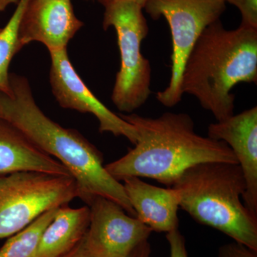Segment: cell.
<instances>
[{"label":"cell","mask_w":257,"mask_h":257,"mask_svg":"<svg viewBox=\"0 0 257 257\" xmlns=\"http://www.w3.org/2000/svg\"><path fill=\"white\" fill-rule=\"evenodd\" d=\"M83 25L71 0H30L20 23L19 42L22 49L39 42L50 52L62 50Z\"/></svg>","instance_id":"cell-10"},{"label":"cell","mask_w":257,"mask_h":257,"mask_svg":"<svg viewBox=\"0 0 257 257\" xmlns=\"http://www.w3.org/2000/svg\"><path fill=\"white\" fill-rule=\"evenodd\" d=\"M89 207L90 223L83 239L97 257H128L152 232L136 216L128 215L110 199L96 197Z\"/></svg>","instance_id":"cell-8"},{"label":"cell","mask_w":257,"mask_h":257,"mask_svg":"<svg viewBox=\"0 0 257 257\" xmlns=\"http://www.w3.org/2000/svg\"><path fill=\"white\" fill-rule=\"evenodd\" d=\"M151 245L148 242V240L144 241L143 242L139 244L133 253L128 257H150L151 254ZM58 257H97L91 252L85 243H84L83 238L79 242L76 244L74 247L72 248L68 252L64 253L62 256Z\"/></svg>","instance_id":"cell-17"},{"label":"cell","mask_w":257,"mask_h":257,"mask_svg":"<svg viewBox=\"0 0 257 257\" xmlns=\"http://www.w3.org/2000/svg\"><path fill=\"white\" fill-rule=\"evenodd\" d=\"M166 237L170 244V257H188L185 239L179 229L167 233Z\"/></svg>","instance_id":"cell-19"},{"label":"cell","mask_w":257,"mask_h":257,"mask_svg":"<svg viewBox=\"0 0 257 257\" xmlns=\"http://www.w3.org/2000/svg\"><path fill=\"white\" fill-rule=\"evenodd\" d=\"M89 223V206L73 209L67 204L58 207L42 235L35 257H58L68 252L85 236Z\"/></svg>","instance_id":"cell-13"},{"label":"cell","mask_w":257,"mask_h":257,"mask_svg":"<svg viewBox=\"0 0 257 257\" xmlns=\"http://www.w3.org/2000/svg\"><path fill=\"white\" fill-rule=\"evenodd\" d=\"M11 94L0 92V119L20 130L34 145L55 157L75 180L78 198L90 205L102 197L136 216L124 186L103 165L102 154L77 130L62 127L37 106L28 79L10 74Z\"/></svg>","instance_id":"cell-1"},{"label":"cell","mask_w":257,"mask_h":257,"mask_svg":"<svg viewBox=\"0 0 257 257\" xmlns=\"http://www.w3.org/2000/svg\"><path fill=\"white\" fill-rule=\"evenodd\" d=\"M208 137L224 142L232 150L246 183L243 204L257 215L256 106L209 124Z\"/></svg>","instance_id":"cell-11"},{"label":"cell","mask_w":257,"mask_h":257,"mask_svg":"<svg viewBox=\"0 0 257 257\" xmlns=\"http://www.w3.org/2000/svg\"><path fill=\"white\" fill-rule=\"evenodd\" d=\"M133 125L138 137L124 157L104 165L121 182L127 177L155 179L172 187L187 169L205 162L238 164L226 143L198 135L186 113L165 112L157 118L119 114Z\"/></svg>","instance_id":"cell-2"},{"label":"cell","mask_w":257,"mask_h":257,"mask_svg":"<svg viewBox=\"0 0 257 257\" xmlns=\"http://www.w3.org/2000/svg\"><path fill=\"white\" fill-rule=\"evenodd\" d=\"M20 0H0V13L4 11L10 5H18Z\"/></svg>","instance_id":"cell-20"},{"label":"cell","mask_w":257,"mask_h":257,"mask_svg":"<svg viewBox=\"0 0 257 257\" xmlns=\"http://www.w3.org/2000/svg\"><path fill=\"white\" fill-rule=\"evenodd\" d=\"M1 30H2V28H0V32H1Z\"/></svg>","instance_id":"cell-22"},{"label":"cell","mask_w":257,"mask_h":257,"mask_svg":"<svg viewBox=\"0 0 257 257\" xmlns=\"http://www.w3.org/2000/svg\"><path fill=\"white\" fill-rule=\"evenodd\" d=\"M218 257H257V251L234 241L221 246Z\"/></svg>","instance_id":"cell-18"},{"label":"cell","mask_w":257,"mask_h":257,"mask_svg":"<svg viewBox=\"0 0 257 257\" xmlns=\"http://www.w3.org/2000/svg\"><path fill=\"white\" fill-rule=\"evenodd\" d=\"M50 54L51 87L59 104L64 109L94 115L99 121L101 133L124 137L135 145L138 137L135 128L119 115L109 110L89 90L69 60L67 48Z\"/></svg>","instance_id":"cell-9"},{"label":"cell","mask_w":257,"mask_h":257,"mask_svg":"<svg viewBox=\"0 0 257 257\" xmlns=\"http://www.w3.org/2000/svg\"><path fill=\"white\" fill-rule=\"evenodd\" d=\"M78 197L72 176L18 172L0 176V239L25 229L50 209Z\"/></svg>","instance_id":"cell-6"},{"label":"cell","mask_w":257,"mask_h":257,"mask_svg":"<svg viewBox=\"0 0 257 257\" xmlns=\"http://www.w3.org/2000/svg\"><path fill=\"white\" fill-rule=\"evenodd\" d=\"M226 9L225 0H147L143 10L153 20L165 18L172 40V72L167 88L156 98L167 107L182 101L181 81L184 64L203 31Z\"/></svg>","instance_id":"cell-7"},{"label":"cell","mask_w":257,"mask_h":257,"mask_svg":"<svg viewBox=\"0 0 257 257\" xmlns=\"http://www.w3.org/2000/svg\"><path fill=\"white\" fill-rule=\"evenodd\" d=\"M57 209L45 211L25 229L13 235L0 248V257H35L42 235Z\"/></svg>","instance_id":"cell-14"},{"label":"cell","mask_w":257,"mask_h":257,"mask_svg":"<svg viewBox=\"0 0 257 257\" xmlns=\"http://www.w3.org/2000/svg\"><path fill=\"white\" fill-rule=\"evenodd\" d=\"M114 1H116V0H98V2L104 7L109 4V3H112V2ZM130 1L135 2V3H138V4L140 5V6L143 7L144 8V6H145V3H146L147 0H130Z\"/></svg>","instance_id":"cell-21"},{"label":"cell","mask_w":257,"mask_h":257,"mask_svg":"<svg viewBox=\"0 0 257 257\" xmlns=\"http://www.w3.org/2000/svg\"><path fill=\"white\" fill-rule=\"evenodd\" d=\"M172 187L178 191L179 208L194 220L257 251V215L243 204L246 183L238 164L205 162L193 166Z\"/></svg>","instance_id":"cell-4"},{"label":"cell","mask_w":257,"mask_h":257,"mask_svg":"<svg viewBox=\"0 0 257 257\" xmlns=\"http://www.w3.org/2000/svg\"><path fill=\"white\" fill-rule=\"evenodd\" d=\"M256 80L257 30H226L219 20L203 31L189 54L181 90L197 98L219 121L234 114L233 87Z\"/></svg>","instance_id":"cell-3"},{"label":"cell","mask_w":257,"mask_h":257,"mask_svg":"<svg viewBox=\"0 0 257 257\" xmlns=\"http://www.w3.org/2000/svg\"><path fill=\"white\" fill-rule=\"evenodd\" d=\"M30 0H20L10 19L0 32V92L11 94L9 67L13 57L22 50L19 42V29L24 12Z\"/></svg>","instance_id":"cell-15"},{"label":"cell","mask_w":257,"mask_h":257,"mask_svg":"<svg viewBox=\"0 0 257 257\" xmlns=\"http://www.w3.org/2000/svg\"><path fill=\"white\" fill-rule=\"evenodd\" d=\"M226 3L234 5L241 13L239 27L257 30V0H225Z\"/></svg>","instance_id":"cell-16"},{"label":"cell","mask_w":257,"mask_h":257,"mask_svg":"<svg viewBox=\"0 0 257 257\" xmlns=\"http://www.w3.org/2000/svg\"><path fill=\"white\" fill-rule=\"evenodd\" d=\"M123 186L136 217L152 231L170 232L179 229L180 198L173 187L163 188L145 182L140 177L123 179Z\"/></svg>","instance_id":"cell-12"},{"label":"cell","mask_w":257,"mask_h":257,"mask_svg":"<svg viewBox=\"0 0 257 257\" xmlns=\"http://www.w3.org/2000/svg\"><path fill=\"white\" fill-rule=\"evenodd\" d=\"M143 10L130 0H116L104 6L103 28L116 30L121 58L111 100L119 111L128 114L145 104L151 94V65L141 50L149 32Z\"/></svg>","instance_id":"cell-5"}]
</instances>
